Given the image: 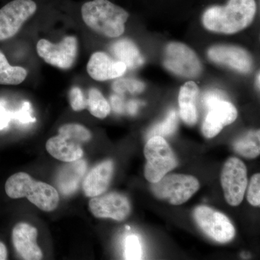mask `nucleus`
Returning <instances> with one entry per match:
<instances>
[{
	"label": "nucleus",
	"instance_id": "14",
	"mask_svg": "<svg viewBox=\"0 0 260 260\" xmlns=\"http://www.w3.org/2000/svg\"><path fill=\"white\" fill-rule=\"evenodd\" d=\"M37 229L28 223H18L13 229L12 234L13 245L22 259H42L43 253L37 244Z\"/></svg>",
	"mask_w": 260,
	"mask_h": 260
},
{
	"label": "nucleus",
	"instance_id": "27",
	"mask_svg": "<svg viewBox=\"0 0 260 260\" xmlns=\"http://www.w3.org/2000/svg\"><path fill=\"white\" fill-rule=\"evenodd\" d=\"M124 259L138 260L143 259V249L139 238L135 235L128 236L124 242Z\"/></svg>",
	"mask_w": 260,
	"mask_h": 260
},
{
	"label": "nucleus",
	"instance_id": "3",
	"mask_svg": "<svg viewBox=\"0 0 260 260\" xmlns=\"http://www.w3.org/2000/svg\"><path fill=\"white\" fill-rule=\"evenodd\" d=\"M5 191L12 199L26 198L43 211H53L59 205V193L54 186L34 180L25 172L11 176L5 184Z\"/></svg>",
	"mask_w": 260,
	"mask_h": 260
},
{
	"label": "nucleus",
	"instance_id": "7",
	"mask_svg": "<svg viewBox=\"0 0 260 260\" xmlns=\"http://www.w3.org/2000/svg\"><path fill=\"white\" fill-rule=\"evenodd\" d=\"M193 215L200 229L215 242L225 244L235 237V228L224 214L202 205L195 208Z\"/></svg>",
	"mask_w": 260,
	"mask_h": 260
},
{
	"label": "nucleus",
	"instance_id": "1",
	"mask_svg": "<svg viewBox=\"0 0 260 260\" xmlns=\"http://www.w3.org/2000/svg\"><path fill=\"white\" fill-rule=\"evenodd\" d=\"M256 13L255 0H229L223 6L214 5L203 15L205 28L218 34H234L247 28Z\"/></svg>",
	"mask_w": 260,
	"mask_h": 260
},
{
	"label": "nucleus",
	"instance_id": "16",
	"mask_svg": "<svg viewBox=\"0 0 260 260\" xmlns=\"http://www.w3.org/2000/svg\"><path fill=\"white\" fill-rule=\"evenodd\" d=\"M114 174V162L105 160L92 169L83 183V189L89 198L99 196L107 190Z\"/></svg>",
	"mask_w": 260,
	"mask_h": 260
},
{
	"label": "nucleus",
	"instance_id": "8",
	"mask_svg": "<svg viewBox=\"0 0 260 260\" xmlns=\"http://www.w3.org/2000/svg\"><path fill=\"white\" fill-rule=\"evenodd\" d=\"M37 10L32 0H13L5 5L0 9V41L15 37Z\"/></svg>",
	"mask_w": 260,
	"mask_h": 260
},
{
	"label": "nucleus",
	"instance_id": "24",
	"mask_svg": "<svg viewBox=\"0 0 260 260\" xmlns=\"http://www.w3.org/2000/svg\"><path fill=\"white\" fill-rule=\"evenodd\" d=\"M59 135L82 145L91 139L92 135L88 129L79 124H67L59 129Z\"/></svg>",
	"mask_w": 260,
	"mask_h": 260
},
{
	"label": "nucleus",
	"instance_id": "10",
	"mask_svg": "<svg viewBox=\"0 0 260 260\" xmlns=\"http://www.w3.org/2000/svg\"><path fill=\"white\" fill-rule=\"evenodd\" d=\"M221 185L227 203L232 206L240 205L247 186V171L242 160H227L222 169Z\"/></svg>",
	"mask_w": 260,
	"mask_h": 260
},
{
	"label": "nucleus",
	"instance_id": "12",
	"mask_svg": "<svg viewBox=\"0 0 260 260\" xmlns=\"http://www.w3.org/2000/svg\"><path fill=\"white\" fill-rule=\"evenodd\" d=\"M208 56L215 64L229 67L241 73H249L252 70L250 54L242 48L232 45H216L210 48Z\"/></svg>",
	"mask_w": 260,
	"mask_h": 260
},
{
	"label": "nucleus",
	"instance_id": "23",
	"mask_svg": "<svg viewBox=\"0 0 260 260\" xmlns=\"http://www.w3.org/2000/svg\"><path fill=\"white\" fill-rule=\"evenodd\" d=\"M87 108L92 115L99 119H104L111 112L109 102L96 88H91L89 90Z\"/></svg>",
	"mask_w": 260,
	"mask_h": 260
},
{
	"label": "nucleus",
	"instance_id": "31",
	"mask_svg": "<svg viewBox=\"0 0 260 260\" xmlns=\"http://www.w3.org/2000/svg\"><path fill=\"white\" fill-rule=\"evenodd\" d=\"M111 103L114 112L121 114L124 112V103L119 95H114L111 97Z\"/></svg>",
	"mask_w": 260,
	"mask_h": 260
},
{
	"label": "nucleus",
	"instance_id": "32",
	"mask_svg": "<svg viewBox=\"0 0 260 260\" xmlns=\"http://www.w3.org/2000/svg\"><path fill=\"white\" fill-rule=\"evenodd\" d=\"M138 107H139V103L136 101H130L126 106L127 112L131 115H135L138 112Z\"/></svg>",
	"mask_w": 260,
	"mask_h": 260
},
{
	"label": "nucleus",
	"instance_id": "2",
	"mask_svg": "<svg viewBox=\"0 0 260 260\" xmlns=\"http://www.w3.org/2000/svg\"><path fill=\"white\" fill-rule=\"evenodd\" d=\"M82 18L87 26L99 35L117 38L124 34L129 13L109 0H92L81 8Z\"/></svg>",
	"mask_w": 260,
	"mask_h": 260
},
{
	"label": "nucleus",
	"instance_id": "21",
	"mask_svg": "<svg viewBox=\"0 0 260 260\" xmlns=\"http://www.w3.org/2000/svg\"><path fill=\"white\" fill-rule=\"evenodd\" d=\"M27 75L26 70L21 67L10 65L0 51V85H19L25 80Z\"/></svg>",
	"mask_w": 260,
	"mask_h": 260
},
{
	"label": "nucleus",
	"instance_id": "19",
	"mask_svg": "<svg viewBox=\"0 0 260 260\" xmlns=\"http://www.w3.org/2000/svg\"><path fill=\"white\" fill-rule=\"evenodd\" d=\"M199 95V88L193 81L184 84L180 89L179 104L182 120L188 125H194L198 121L197 100Z\"/></svg>",
	"mask_w": 260,
	"mask_h": 260
},
{
	"label": "nucleus",
	"instance_id": "4",
	"mask_svg": "<svg viewBox=\"0 0 260 260\" xmlns=\"http://www.w3.org/2000/svg\"><path fill=\"white\" fill-rule=\"evenodd\" d=\"M146 158L145 177L151 183L160 181L177 167V159L172 149L162 137L154 136L147 142L144 149Z\"/></svg>",
	"mask_w": 260,
	"mask_h": 260
},
{
	"label": "nucleus",
	"instance_id": "17",
	"mask_svg": "<svg viewBox=\"0 0 260 260\" xmlns=\"http://www.w3.org/2000/svg\"><path fill=\"white\" fill-rule=\"evenodd\" d=\"M87 170V162L83 159L68 162L58 172L56 185L61 194L70 195L78 189Z\"/></svg>",
	"mask_w": 260,
	"mask_h": 260
},
{
	"label": "nucleus",
	"instance_id": "9",
	"mask_svg": "<svg viewBox=\"0 0 260 260\" xmlns=\"http://www.w3.org/2000/svg\"><path fill=\"white\" fill-rule=\"evenodd\" d=\"M38 54L47 64L60 69L71 68L78 56V40L75 37H64L58 44H53L46 39L37 43Z\"/></svg>",
	"mask_w": 260,
	"mask_h": 260
},
{
	"label": "nucleus",
	"instance_id": "29",
	"mask_svg": "<svg viewBox=\"0 0 260 260\" xmlns=\"http://www.w3.org/2000/svg\"><path fill=\"white\" fill-rule=\"evenodd\" d=\"M247 200L251 205L259 207L260 205V174H256L251 178L248 189Z\"/></svg>",
	"mask_w": 260,
	"mask_h": 260
},
{
	"label": "nucleus",
	"instance_id": "13",
	"mask_svg": "<svg viewBox=\"0 0 260 260\" xmlns=\"http://www.w3.org/2000/svg\"><path fill=\"white\" fill-rule=\"evenodd\" d=\"M208 113L203 124L205 138H213L220 133L224 126L232 124L237 119V109L232 103L219 100L208 108Z\"/></svg>",
	"mask_w": 260,
	"mask_h": 260
},
{
	"label": "nucleus",
	"instance_id": "20",
	"mask_svg": "<svg viewBox=\"0 0 260 260\" xmlns=\"http://www.w3.org/2000/svg\"><path fill=\"white\" fill-rule=\"evenodd\" d=\"M111 51L118 61L126 65V68L136 69L145 63V58L133 41L122 39L112 44Z\"/></svg>",
	"mask_w": 260,
	"mask_h": 260
},
{
	"label": "nucleus",
	"instance_id": "26",
	"mask_svg": "<svg viewBox=\"0 0 260 260\" xmlns=\"http://www.w3.org/2000/svg\"><path fill=\"white\" fill-rule=\"evenodd\" d=\"M112 88L116 93L119 94L126 91L135 94L142 93L145 90V85L143 82L133 78H120L114 82Z\"/></svg>",
	"mask_w": 260,
	"mask_h": 260
},
{
	"label": "nucleus",
	"instance_id": "25",
	"mask_svg": "<svg viewBox=\"0 0 260 260\" xmlns=\"http://www.w3.org/2000/svg\"><path fill=\"white\" fill-rule=\"evenodd\" d=\"M178 118L175 110H172L169 112L167 118L160 124L154 126L153 129L149 132L147 138L150 139L154 136L164 137L171 136L175 133L177 127Z\"/></svg>",
	"mask_w": 260,
	"mask_h": 260
},
{
	"label": "nucleus",
	"instance_id": "33",
	"mask_svg": "<svg viewBox=\"0 0 260 260\" xmlns=\"http://www.w3.org/2000/svg\"><path fill=\"white\" fill-rule=\"evenodd\" d=\"M8 259V250L3 242H0V260Z\"/></svg>",
	"mask_w": 260,
	"mask_h": 260
},
{
	"label": "nucleus",
	"instance_id": "30",
	"mask_svg": "<svg viewBox=\"0 0 260 260\" xmlns=\"http://www.w3.org/2000/svg\"><path fill=\"white\" fill-rule=\"evenodd\" d=\"M223 93H220L218 90H215V91L212 90V91H209L208 93L205 94L203 102L205 107L208 109L213 103L218 102L219 100H223Z\"/></svg>",
	"mask_w": 260,
	"mask_h": 260
},
{
	"label": "nucleus",
	"instance_id": "28",
	"mask_svg": "<svg viewBox=\"0 0 260 260\" xmlns=\"http://www.w3.org/2000/svg\"><path fill=\"white\" fill-rule=\"evenodd\" d=\"M70 102L75 112H80L88 107V99H85L83 90L78 87H73L70 90Z\"/></svg>",
	"mask_w": 260,
	"mask_h": 260
},
{
	"label": "nucleus",
	"instance_id": "15",
	"mask_svg": "<svg viewBox=\"0 0 260 260\" xmlns=\"http://www.w3.org/2000/svg\"><path fill=\"white\" fill-rule=\"evenodd\" d=\"M126 66L120 61L114 60L106 53H93L87 64L88 75L97 81L120 78L126 71Z\"/></svg>",
	"mask_w": 260,
	"mask_h": 260
},
{
	"label": "nucleus",
	"instance_id": "6",
	"mask_svg": "<svg viewBox=\"0 0 260 260\" xmlns=\"http://www.w3.org/2000/svg\"><path fill=\"white\" fill-rule=\"evenodd\" d=\"M164 65L171 73L184 78H198L203 71V65L196 53L179 42L167 44Z\"/></svg>",
	"mask_w": 260,
	"mask_h": 260
},
{
	"label": "nucleus",
	"instance_id": "34",
	"mask_svg": "<svg viewBox=\"0 0 260 260\" xmlns=\"http://www.w3.org/2000/svg\"><path fill=\"white\" fill-rule=\"evenodd\" d=\"M256 88H257L258 90H259V73H258L257 75H256Z\"/></svg>",
	"mask_w": 260,
	"mask_h": 260
},
{
	"label": "nucleus",
	"instance_id": "18",
	"mask_svg": "<svg viewBox=\"0 0 260 260\" xmlns=\"http://www.w3.org/2000/svg\"><path fill=\"white\" fill-rule=\"evenodd\" d=\"M46 148L51 156L65 162L75 161L83 156L81 145L61 135L48 140Z\"/></svg>",
	"mask_w": 260,
	"mask_h": 260
},
{
	"label": "nucleus",
	"instance_id": "22",
	"mask_svg": "<svg viewBox=\"0 0 260 260\" xmlns=\"http://www.w3.org/2000/svg\"><path fill=\"white\" fill-rule=\"evenodd\" d=\"M234 149L239 155L247 158H254L259 156V130L249 132L234 143Z\"/></svg>",
	"mask_w": 260,
	"mask_h": 260
},
{
	"label": "nucleus",
	"instance_id": "11",
	"mask_svg": "<svg viewBox=\"0 0 260 260\" xmlns=\"http://www.w3.org/2000/svg\"><path fill=\"white\" fill-rule=\"evenodd\" d=\"M90 212L99 218H112L122 221L129 216L131 206L124 195L117 192L94 197L89 202Z\"/></svg>",
	"mask_w": 260,
	"mask_h": 260
},
{
	"label": "nucleus",
	"instance_id": "5",
	"mask_svg": "<svg viewBox=\"0 0 260 260\" xmlns=\"http://www.w3.org/2000/svg\"><path fill=\"white\" fill-rule=\"evenodd\" d=\"M199 189L200 183L196 178L184 174L164 176L151 185L152 191L157 198L174 205L186 203Z\"/></svg>",
	"mask_w": 260,
	"mask_h": 260
}]
</instances>
